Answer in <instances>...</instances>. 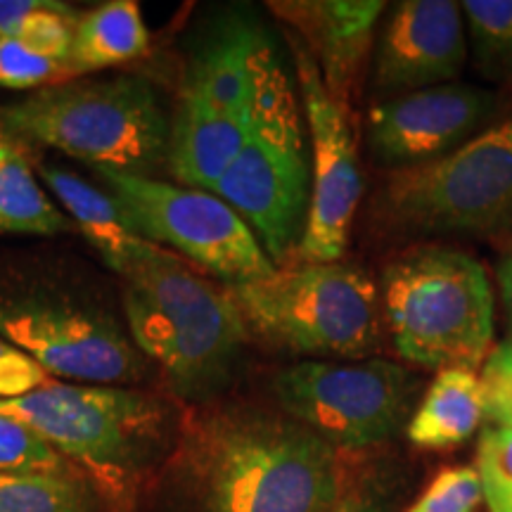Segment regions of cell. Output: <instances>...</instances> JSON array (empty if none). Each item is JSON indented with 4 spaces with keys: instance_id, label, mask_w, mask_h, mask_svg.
<instances>
[{
    "instance_id": "cell-1",
    "label": "cell",
    "mask_w": 512,
    "mask_h": 512,
    "mask_svg": "<svg viewBox=\"0 0 512 512\" xmlns=\"http://www.w3.org/2000/svg\"><path fill=\"white\" fill-rule=\"evenodd\" d=\"M166 467L192 512H328L351 486L344 453L280 408L197 411Z\"/></svg>"
},
{
    "instance_id": "cell-2",
    "label": "cell",
    "mask_w": 512,
    "mask_h": 512,
    "mask_svg": "<svg viewBox=\"0 0 512 512\" xmlns=\"http://www.w3.org/2000/svg\"><path fill=\"white\" fill-rule=\"evenodd\" d=\"M0 413L27 422L91 479L107 512L136 510L181 432V420L162 396L100 384L50 380L36 392L0 401Z\"/></svg>"
},
{
    "instance_id": "cell-3",
    "label": "cell",
    "mask_w": 512,
    "mask_h": 512,
    "mask_svg": "<svg viewBox=\"0 0 512 512\" xmlns=\"http://www.w3.org/2000/svg\"><path fill=\"white\" fill-rule=\"evenodd\" d=\"M124 309L133 344L162 368L171 392L192 403L223 392L249 330L228 290L159 247L126 280Z\"/></svg>"
},
{
    "instance_id": "cell-4",
    "label": "cell",
    "mask_w": 512,
    "mask_h": 512,
    "mask_svg": "<svg viewBox=\"0 0 512 512\" xmlns=\"http://www.w3.org/2000/svg\"><path fill=\"white\" fill-rule=\"evenodd\" d=\"M3 133L53 147L93 169L147 176L166 164L171 117L155 86L138 76L69 79L8 107Z\"/></svg>"
},
{
    "instance_id": "cell-5",
    "label": "cell",
    "mask_w": 512,
    "mask_h": 512,
    "mask_svg": "<svg viewBox=\"0 0 512 512\" xmlns=\"http://www.w3.org/2000/svg\"><path fill=\"white\" fill-rule=\"evenodd\" d=\"M382 313L403 361L482 368L494 349V290L475 256L415 245L382 271Z\"/></svg>"
},
{
    "instance_id": "cell-6",
    "label": "cell",
    "mask_w": 512,
    "mask_h": 512,
    "mask_svg": "<svg viewBox=\"0 0 512 512\" xmlns=\"http://www.w3.org/2000/svg\"><path fill=\"white\" fill-rule=\"evenodd\" d=\"M214 192L249 223L275 266L297 256L311 204V147L302 102L271 41L261 50L247 140Z\"/></svg>"
},
{
    "instance_id": "cell-7",
    "label": "cell",
    "mask_w": 512,
    "mask_h": 512,
    "mask_svg": "<svg viewBox=\"0 0 512 512\" xmlns=\"http://www.w3.org/2000/svg\"><path fill=\"white\" fill-rule=\"evenodd\" d=\"M247 328L313 361H366L382 337V299L361 268L297 264L228 287Z\"/></svg>"
},
{
    "instance_id": "cell-8",
    "label": "cell",
    "mask_w": 512,
    "mask_h": 512,
    "mask_svg": "<svg viewBox=\"0 0 512 512\" xmlns=\"http://www.w3.org/2000/svg\"><path fill=\"white\" fill-rule=\"evenodd\" d=\"M266 41L261 27L235 17L211 31L190 57L166 152V166L178 185L214 192L245 145Z\"/></svg>"
},
{
    "instance_id": "cell-9",
    "label": "cell",
    "mask_w": 512,
    "mask_h": 512,
    "mask_svg": "<svg viewBox=\"0 0 512 512\" xmlns=\"http://www.w3.org/2000/svg\"><path fill=\"white\" fill-rule=\"evenodd\" d=\"M373 219L394 235H503L512 230V114L458 150L389 171Z\"/></svg>"
},
{
    "instance_id": "cell-10",
    "label": "cell",
    "mask_w": 512,
    "mask_h": 512,
    "mask_svg": "<svg viewBox=\"0 0 512 512\" xmlns=\"http://www.w3.org/2000/svg\"><path fill=\"white\" fill-rule=\"evenodd\" d=\"M140 238L188 256L228 287L266 278L275 268L249 223L216 192L95 169Z\"/></svg>"
},
{
    "instance_id": "cell-11",
    "label": "cell",
    "mask_w": 512,
    "mask_h": 512,
    "mask_svg": "<svg viewBox=\"0 0 512 512\" xmlns=\"http://www.w3.org/2000/svg\"><path fill=\"white\" fill-rule=\"evenodd\" d=\"M418 392V377L384 358L302 361L273 377L280 411L342 453L392 437L406 422Z\"/></svg>"
},
{
    "instance_id": "cell-12",
    "label": "cell",
    "mask_w": 512,
    "mask_h": 512,
    "mask_svg": "<svg viewBox=\"0 0 512 512\" xmlns=\"http://www.w3.org/2000/svg\"><path fill=\"white\" fill-rule=\"evenodd\" d=\"M297 86L311 147V204L299 264H335L349 247L363 176L349 110L325 88L309 50L292 41Z\"/></svg>"
},
{
    "instance_id": "cell-13",
    "label": "cell",
    "mask_w": 512,
    "mask_h": 512,
    "mask_svg": "<svg viewBox=\"0 0 512 512\" xmlns=\"http://www.w3.org/2000/svg\"><path fill=\"white\" fill-rule=\"evenodd\" d=\"M0 339L57 382L117 387L143 377V356L117 325L43 299H0Z\"/></svg>"
},
{
    "instance_id": "cell-14",
    "label": "cell",
    "mask_w": 512,
    "mask_h": 512,
    "mask_svg": "<svg viewBox=\"0 0 512 512\" xmlns=\"http://www.w3.org/2000/svg\"><path fill=\"white\" fill-rule=\"evenodd\" d=\"M496 112V93L465 83L394 95L370 107L368 150L389 171L411 169L458 150L494 124Z\"/></svg>"
},
{
    "instance_id": "cell-15",
    "label": "cell",
    "mask_w": 512,
    "mask_h": 512,
    "mask_svg": "<svg viewBox=\"0 0 512 512\" xmlns=\"http://www.w3.org/2000/svg\"><path fill=\"white\" fill-rule=\"evenodd\" d=\"M467 62V34L460 3L401 0L389 12L373 62L377 98L453 83Z\"/></svg>"
},
{
    "instance_id": "cell-16",
    "label": "cell",
    "mask_w": 512,
    "mask_h": 512,
    "mask_svg": "<svg viewBox=\"0 0 512 512\" xmlns=\"http://www.w3.org/2000/svg\"><path fill=\"white\" fill-rule=\"evenodd\" d=\"M275 15L302 34L325 88L344 110L387 10L382 0H275Z\"/></svg>"
},
{
    "instance_id": "cell-17",
    "label": "cell",
    "mask_w": 512,
    "mask_h": 512,
    "mask_svg": "<svg viewBox=\"0 0 512 512\" xmlns=\"http://www.w3.org/2000/svg\"><path fill=\"white\" fill-rule=\"evenodd\" d=\"M41 178L72 216L74 228L95 247L112 271L121 278H133L155 256L159 245H152L128 226L119 204L110 192H102L62 166H38Z\"/></svg>"
},
{
    "instance_id": "cell-18",
    "label": "cell",
    "mask_w": 512,
    "mask_h": 512,
    "mask_svg": "<svg viewBox=\"0 0 512 512\" xmlns=\"http://www.w3.org/2000/svg\"><path fill=\"white\" fill-rule=\"evenodd\" d=\"M484 413L482 382L475 370H439L413 418L408 420V439L427 451H446L463 444L479 430Z\"/></svg>"
},
{
    "instance_id": "cell-19",
    "label": "cell",
    "mask_w": 512,
    "mask_h": 512,
    "mask_svg": "<svg viewBox=\"0 0 512 512\" xmlns=\"http://www.w3.org/2000/svg\"><path fill=\"white\" fill-rule=\"evenodd\" d=\"M150 48V34L136 0H112L79 17L69 62L76 76L138 60Z\"/></svg>"
},
{
    "instance_id": "cell-20",
    "label": "cell",
    "mask_w": 512,
    "mask_h": 512,
    "mask_svg": "<svg viewBox=\"0 0 512 512\" xmlns=\"http://www.w3.org/2000/svg\"><path fill=\"white\" fill-rule=\"evenodd\" d=\"M72 221L50 202L38 185L24 150L3 133L0 150V233L60 235Z\"/></svg>"
},
{
    "instance_id": "cell-21",
    "label": "cell",
    "mask_w": 512,
    "mask_h": 512,
    "mask_svg": "<svg viewBox=\"0 0 512 512\" xmlns=\"http://www.w3.org/2000/svg\"><path fill=\"white\" fill-rule=\"evenodd\" d=\"M0 512H107V505L81 472L22 475L0 470Z\"/></svg>"
},
{
    "instance_id": "cell-22",
    "label": "cell",
    "mask_w": 512,
    "mask_h": 512,
    "mask_svg": "<svg viewBox=\"0 0 512 512\" xmlns=\"http://www.w3.org/2000/svg\"><path fill=\"white\" fill-rule=\"evenodd\" d=\"M477 69L489 79L512 74V0L460 3Z\"/></svg>"
},
{
    "instance_id": "cell-23",
    "label": "cell",
    "mask_w": 512,
    "mask_h": 512,
    "mask_svg": "<svg viewBox=\"0 0 512 512\" xmlns=\"http://www.w3.org/2000/svg\"><path fill=\"white\" fill-rule=\"evenodd\" d=\"M0 470L22 475H72L79 472L27 422L0 413ZM83 475V472H81Z\"/></svg>"
},
{
    "instance_id": "cell-24",
    "label": "cell",
    "mask_w": 512,
    "mask_h": 512,
    "mask_svg": "<svg viewBox=\"0 0 512 512\" xmlns=\"http://www.w3.org/2000/svg\"><path fill=\"white\" fill-rule=\"evenodd\" d=\"M69 79H79L74 74L72 62L34 53L15 38H0V86L3 88L41 91V88Z\"/></svg>"
},
{
    "instance_id": "cell-25",
    "label": "cell",
    "mask_w": 512,
    "mask_h": 512,
    "mask_svg": "<svg viewBox=\"0 0 512 512\" xmlns=\"http://www.w3.org/2000/svg\"><path fill=\"white\" fill-rule=\"evenodd\" d=\"M79 17L72 10V5L57 3V0H48L43 8L24 19L19 27L15 41L24 43V46L41 53L53 60H67L74 46V34Z\"/></svg>"
},
{
    "instance_id": "cell-26",
    "label": "cell",
    "mask_w": 512,
    "mask_h": 512,
    "mask_svg": "<svg viewBox=\"0 0 512 512\" xmlns=\"http://www.w3.org/2000/svg\"><path fill=\"white\" fill-rule=\"evenodd\" d=\"M484 489L475 467H446L408 512H475Z\"/></svg>"
},
{
    "instance_id": "cell-27",
    "label": "cell",
    "mask_w": 512,
    "mask_h": 512,
    "mask_svg": "<svg viewBox=\"0 0 512 512\" xmlns=\"http://www.w3.org/2000/svg\"><path fill=\"white\" fill-rule=\"evenodd\" d=\"M479 382L491 427H512V332L486 356Z\"/></svg>"
},
{
    "instance_id": "cell-28",
    "label": "cell",
    "mask_w": 512,
    "mask_h": 512,
    "mask_svg": "<svg viewBox=\"0 0 512 512\" xmlns=\"http://www.w3.org/2000/svg\"><path fill=\"white\" fill-rule=\"evenodd\" d=\"M477 472L484 491L512 489V427L484 430L477 448Z\"/></svg>"
},
{
    "instance_id": "cell-29",
    "label": "cell",
    "mask_w": 512,
    "mask_h": 512,
    "mask_svg": "<svg viewBox=\"0 0 512 512\" xmlns=\"http://www.w3.org/2000/svg\"><path fill=\"white\" fill-rule=\"evenodd\" d=\"M50 380L53 377L38 366L36 361H31L24 351L0 339V401L36 392V389H41Z\"/></svg>"
},
{
    "instance_id": "cell-30",
    "label": "cell",
    "mask_w": 512,
    "mask_h": 512,
    "mask_svg": "<svg viewBox=\"0 0 512 512\" xmlns=\"http://www.w3.org/2000/svg\"><path fill=\"white\" fill-rule=\"evenodd\" d=\"M46 3L48 0H0V38H15L24 19Z\"/></svg>"
},
{
    "instance_id": "cell-31",
    "label": "cell",
    "mask_w": 512,
    "mask_h": 512,
    "mask_svg": "<svg viewBox=\"0 0 512 512\" xmlns=\"http://www.w3.org/2000/svg\"><path fill=\"white\" fill-rule=\"evenodd\" d=\"M328 512H389V505L373 489H361V486L351 484Z\"/></svg>"
},
{
    "instance_id": "cell-32",
    "label": "cell",
    "mask_w": 512,
    "mask_h": 512,
    "mask_svg": "<svg viewBox=\"0 0 512 512\" xmlns=\"http://www.w3.org/2000/svg\"><path fill=\"white\" fill-rule=\"evenodd\" d=\"M496 283L498 290H501V302L512 332V238L508 242V247L501 252V259H498L496 264Z\"/></svg>"
},
{
    "instance_id": "cell-33",
    "label": "cell",
    "mask_w": 512,
    "mask_h": 512,
    "mask_svg": "<svg viewBox=\"0 0 512 512\" xmlns=\"http://www.w3.org/2000/svg\"><path fill=\"white\" fill-rule=\"evenodd\" d=\"M484 501L489 503L491 512H512V489L484 491Z\"/></svg>"
},
{
    "instance_id": "cell-34",
    "label": "cell",
    "mask_w": 512,
    "mask_h": 512,
    "mask_svg": "<svg viewBox=\"0 0 512 512\" xmlns=\"http://www.w3.org/2000/svg\"><path fill=\"white\" fill-rule=\"evenodd\" d=\"M0 150H3V131H0Z\"/></svg>"
}]
</instances>
